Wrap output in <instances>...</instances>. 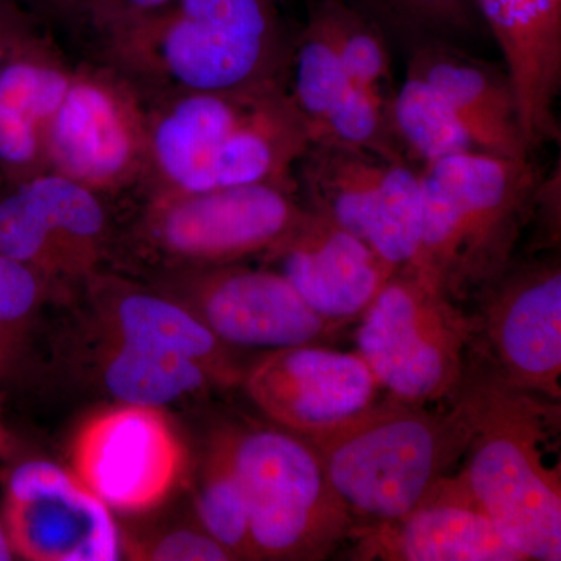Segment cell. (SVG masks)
<instances>
[{
	"label": "cell",
	"mask_w": 561,
	"mask_h": 561,
	"mask_svg": "<svg viewBox=\"0 0 561 561\" xmlns=\"http://www.w3.org/2000/svg\"><path fill=\"white\" fill-rule=\"evenodd\" d=\"M11 2L16 3V5L21 9L22 2H25V0H11ZM90 2L92 3V0H90Z\"/></svg>",
	"instance_id": "35"
},
{
	"label": "cell",
	"mask_w": 561,
	"mask_h": 561,
	"mask_svg": "<svg viewBox=\"0 0 561 561\" xmlns=\"http://www.w3.org/2000/svg\"><path fill=\"white\" fill-rule=\"evenodd\" d=\"M311 128L284 83L190 92L158 121L153 151L183 194L276 184L294 190Z\"/></svg>",
	"instance_id": "4"
},
{
	"label": "cell",
	"mask_w": 561,
	"mask_h": 561,
	"mask_svg": "<svg viewBox=\"0 0 561 561\" xmlns=\"http://www.w3.org/2000/svg\"><path fill=\"white\" fill-rule=\"evenodd\" d=\"M302 213L291 191L276 184L184 194L162 216L161 236L181 256L227 264L271 250Z\"/></svg>",
	"instance_id": "15"
},
{
	"label": "cell",
	"mask_w": 561,
	"mask_h": 561,
	"mask_svg": "<svg viewBox=\"0 0 561 561\" xmlns=\"http://www.w3.org/2000/svg\"><path fill=\"white\" fill-rule=\"evenodd\" d=\"M295 168L306 209L353 232L397 271L415 262L423 216L416 165L317 139Z\"/></svg>",
	"instance_id": "8"
},
{
	"label": "cell",
	"mask_w": 561,
	"mask_h": 561,
	"mask_svg": "<svg viewBox=\"0 0 561 561\" xmlns=\"http://www.w3.org/2000/svg\"><path fill=\"white\" fill-rule=\"evenodd\" d=\"M18 51L0 65V179L33 175L46 153V131L70 80L27 54Z\"/></svg>",
	"instance_id": "21"
},
{
	"label": "cell",
	"mask_w": 561,
	"mask_h": 561,
	"mask_svg": "<svg viewBox=\"0 0 561 561\" xmlns=\"http://www.w3.org/2000/svg\"><path fill=\"white\" fill-rule=\"evenodd\" d=\"M467 381L476 427L454 474L524 560L560 561V463H546L560 431V402L502 381L478 348Z\"/></svg>",
	"instance_id": "1"
},
{
	"label": "cell",
	"mask_w": 561,
	"mask_h": 561,
	"mask_svg": "<svg viewBox=\"0 0 561 561\" xmlns=\"http://www.w3.org/2000/svg\"><path fill=\"white\" fill-rule=\"evenodd\" d=\"M386 36L411 51L424 43L457 44L478 32L476 0H345Z\"/></svg>",
	"instance_id": "25"
},
{
	"label": "cell",
	"mask_w": 561,
	"mask_h": 561,
	"mask_svg": "<svg viewBox=\"0 0 561 561\" xmlns=\"http://www.w3.org/2000/svg\"><path fill=\"white\" fill-rule=\"evenodd\" d=\"M247 390L278 427L305 438L359 415L382 391L359 353L320 343L273 350L247 376Z\"/></svg>",
	"instance_id": "12"
},
{
	"label": "cell",
	"mask_w": 561,
	"mask_h": 561,
	"mask_svg": "<svg viewBox=\"0 0 561 561\" xmlns=\"http://www.w3.org/2000/svg\"><path fill=\"white\" fill-rule=\"evenodd\" d=\"M38 279L31 265L0 254V328L28 316L38 298Z\"/></svg>",
	"instance_id": "30"
},
{
	"label": "cell",
	"mask_w": 561,
	"mask_h": 561,
	"mask_svg": "<svg viewBox=\"0 0 561 561\" xmlns=\"http://www.w3.org/2000/svg\"><path fill=\"white\" fill-rule=\"evenodd\" d=\"M27 46L22 9L11 0H0V65Z\"/></svg>",
	"instance_id": "32"
},
{
	"label": "cell",
	"mask_w": 561,
	"mask_h": 561,
	"mask_svg": "<svg viewBox=\"0 0 561 561\" xmlns=\"http://www.w3.org/2000/svg\"><path fill=\"white\" fill-rule=\"evenodd\" d=\"M474 427V398L465 379L443 408L386 394L359 415L306 440L319 454L356 531L419 505L459 467Z\"/></svg>",
	"instance_id": "2"
},
{
	"label": "cell",
	"mask_w": 561,
	"mask_h": 561,
	"mask_svg": "<svg viewBox=\"0 0 561 561\" xmlns=\"http://www.w3.org/2000/svg\"><path fill=\"white\" fill-rule=\"evenodd\" d=\"M158 13L142 21L157 27L162 65L184 90L286 84L294 46L276 0H173Z\"/></svg>",
	"instance_id": "7"
},
{
	"label": "cell",
	"mask_w": 561,
	"mask_h": 561,
	"mask_svg": "<svg viewBox=\"0 0 561 561\" xmlns=\"http://www.w3.org/2000/svg\"><path fill=\"white\" fill-rule=\"evenodd\" d=\"M3 526L13 552L24 559H119V535L108 505L50 461H25L11 472Z\"/></svg>",
	"instance_id": "10"
},
{
	"label": "cell",
	"mask_w": 561,
	"mask_h": 561,
	"mask_svg": "<svg viewBox=\"0 0 561 561\" xmlns=\"http://www.w3.org/2000/svg\"><path fill=\"white\" fill-rule=\"evenodd\" d=\"M101 202L87 184L62 175L0 179V254L35 264L50 234L94 238L103 228Z\"/></svg>",
	"instance_id": "20"
},
{
	"label": "cell",
	"mask_w": 561,
	"mask_h": 561,
	"mask_svg": "<svg viewBox=\"0 0 561 561\" xmlns=\"http://www.w3.org/2000/svg\"><path fill=\"white\" fill-rule=\"evenodd\" d=\"M201 319L225 345L280 350L330 342L345 330L323 319L276 271L220 268L198 294Z\"/></svg>",
	"instance_id": "16"
},
{
	"label": "cell",
	"mask_w": 561,
	"mask_h": 561,
	"mask_svg": "<svg viewBox=\"0 0 561 561\" xmlns=\"http://www.w3.org/2000/svg\"><path fill=\"white\" fill-rule=\"evenodd\" d=\"M183 465V446L158 409H111L83 427L76 445L77 478L114 511L157 507Z\"/></svg>",
	"instance_id": "11"
},
{
	"label": "cell",
	"mask_w": 561,
	"mask_h": 561,
	"mask_svg": "<svg viewBox=\"0 0 561 561\" xmlns=\"http://www.w3.org/2000/svg\"><path fill=\"white\" fill-rule=\"evenodd\" d=\"M150 560L161 561H227L232 553L205 530H181L165 535L151 546Z\"/></svg>",
	"instance_id": "31"
},
{
	"label": "cell",
	"mask_w": 561,
	"mask_h": 561,
	"mask_svg": "<svg viewBox=\"0 0 561 561\" xmlns=\"http://www.w3.org/2000/svg\"><path fill=\"white\" fill-rule=\"evenodd\" d=\"M265 253L313 311L343 328L360 320L397 272L367 242L306 208Z\"/></svg>",
	"instance_id": "13"
},
{
	"label": "cell",
	"mask_w": 561,
	"mask_h": 561,
	"mask_svg": "<svg viewBox=\"0 0 561 561\" xmlns=\"http://www.w3.org/2000/svg\"><path fill=\"white\" fill-rule=\"evenodd\" d=\"M346 545L362 561H526L454 472L411 512L354 531Z\"/></svg>",
	"instance_id": "14"
},
{
	"label": "cell",
	"mask_w": 561,
	"mask_h": 561,
	"mask_svg": "<svg viewBox=\"0 0 561 561\" xmlns=\"http://www.w3.org/2000/svg\"><path fill=\"white\" fill-rule=\"evenodd\" d=\"M44 150L58 173L90 186L127 171L135 139L113 92L94 81H70L47 127Z\"/></svg>",
	"instance_id": "19"
},
{
	"label": "cell",
	"mask_w": 561,
	"mask_h": 561,
	"mask_svg": "<svg viewBox=\"0 0 561 561\" xmlns=\"http://www.w3.org/2000/svg\"><path fill=\"white\" fill-rule=\"evenodd\" d=\"M119 327L125 343L168 351L214 365L221 376L232 379L224 368L225 343L206 327L201 317L149 295H131L119 306Z\"/></svg>",
	"instance_id": "23"
},
{
	"label": "cell",
	"mask_w": 561,
	"mask_h": 561,
	"mask_svg": "<svg viewBox=\"0 0 561 561\" xmlns=\"http://www.w3.org/2000/svg\"><path fill=\"white\" fill-rule=\"evenodd\" d=\"M479 353L516 389L560 402L561 267L559 254L512 261L476 298Z\"/></svg>",
	"instance_id": "9"
},
{
	"label": "cell",
	"mask_w": 561,
	"mask_h": 561,
	"mask_svg": "<svg viewBox=\"0 0 561 561\" xmlns=\"http://www.w3.org/2000/svg\"><path fill=\"white\" fill-rule=\"evenodd\" d=\"M357 328V353L389 397L438 404L459 393L478 327L463 306L416 268H398Z\"/></svg>",
	"instance_id": "5"
},
{
	"label": "cell",
	"mask_w": 561,
	"mask_h": 561,
	"mask_svg": "<svg viewBox=\"0 0 561 561\" xmlns=\"http://www.w3.org/2000/svg\"><path fill=\"white\" fill-rule=\"evenodd\" d=\"M311 7L334 44L351 87L391 105L397 91L383 33L345 0H313Z\"/></svg>",
	"instance_id": "26"
},
{
	"label": "cell",
	"mask_w": 561,
	"mask_h": 561,
	"mask_svg": "<svg viewBox=\"0 0 561 561\" xmlns=\"http://www.w3.org/2000/svg\"><path fill=\"white\" fill-rule=\"evenodd\" d=\"M408 54V70L449 103L476 149L515 160L530 158L505 70L471 57L459 44L442 41L421 44Z\"/></svg>",
	"instance_id": "18"
},
{
	"label": "cell",
	"mask_w": 561,
	"mask_h": 561,
	"mask_svg": "<svg viewBox=\"0 0 561 561\" xmlns=\"http://www.w3.org/2000/svg\"><path fill=\"white\" fill-rule=\"evenodd\" d=\"M2 331H3L2 328H0V334H2Z\"/></svg>",
	"instance_id": "36"
},
{
	"label": "cell",
	"mask_w": 561,
	"mask_h": 561,
	"mask_svg": "<svg viewBox=\"0 0 561 561\" xmlns=\"http://www.w3.org/2000/svg\"><path fill=\"white\" fill-rule=\"evenodd\" d=\"M13 548H11L5 526H3V523L0 522V561H9L13 559Z\"/></svg>",
	"instance_id": "34"
},
{
	"label": "cell",
	"mask_w": 561,
	"mask_h": 561,
	"mask_svg": "<svg viewBox=\"0 0 561 561\" xmlns=\"http://www.w3.org/2000/svg\"><path fill=\"white\" fill-rule=\"evenodd\" d=\"M173 0H101L98 9L111 16L140 21L171 5Z\"/></svg>",
	"instance_id": "33"
},
{
	"label": "cell",
	"mask_w": 561,
	"mask_h": 561,
	"mask_svg": "<svg viewBox=\"0 0 561 561\" xmlns=\"http://www.w3.org/2000/svg\"><path fill=\"white\" fill-rule=\"evenodd\" d=\"M505 61L530 151L559 142L561 0H476Z\"/></svg>",
	"instance_id": "17"
},
{
	"label": "cell",
	"mask_w": 561,
	"mask_h": 561,
	"mask_svg": "<svg viewBox=\"0 0 561 561\" xmlns=\"http://www.w3.org/2000/svg\"><path fill=\"white\" fill-rule=\"evenodd\" d=\"M203 530L234 559H250L249 507L232 463L230 432L214 442L197 501Z\"/></svg>",
	"instance_id": "28"
},
{
	"label": "cell",
	"mask_w": 561,
	"mask_h": 561,
	"mask_svg": "<svg viewBox=\"0 0 561 561\" xmlns=\"http://www.w3.org/2000/svg\"><path fill=\"white\" fill-rule=\"evenodd\" d=\"M391 119L402 151L412 164L420 162L424 168L451 154L479 151L449 103L411 70L394 92Z\"/></svg>",
	"instance_id": "22"
},
{
	"label": "cell",
	"mask_w": 561,
	"mask_h": 561,
	"mask_svg": "<svg viewBox=\"0 0 561 561\" xmlns=\"http://www.w3.org/2000/svg\"><path fill=\"white\" fill-rule=\"evenodd\" d=\"M205 367L168 351L125 343L116 354L105 382L122 404L158 409L205 386Z\"/></svg>",
	"instance_id": "24"
},
{
	"label": "cell",
	"mask_w": 561,
	"mask_h": 561,
	"mask_svg": "<svg viewBox=\"0 0 561 561\" xmlns=\"http://www.w3.org/2000/svg\"><path fill=\"white\" fill-rule=\"evenodd\" d=\"M232 463L249 507L250 559H330L350 541L354 519L319 454L283 427L230 432Z\"/></svg>",
	"instance_id": "6"
},
{
	"label": "cell",
	"mask_w": 561,
	"mask_h": 561,
	"mask_svg": "<svg viewBox=\"0 0 561 561\" xmlns=\"http://www.w3.org/2000/svg\"><path fill=\"white\" fill-rule=\"evenodd\" d=\"M317 139L356 147L387 161H408L394 131L391 105L356 88L317 128L312 140Z\"/></svg>",
	"instance_id": "29"
},
{
	"label": "cell",
	"mask_w": 561,
	"mask_h": 561,
	"mask_svg": "<svg viewBox=\"0 0 561 561\" xmlns=\"http://www.w3.org/2000/svg\"><path fill=\"white\" fill-rule=\"evenodd\" d=\"M289 76L290 90L287 91L313 136L353 87L323 22L312 7H309L305 31L291 49Z\"/></svg>",
	"instance_id": "27"
},
{
	"label": "cell",
	"mask_w": 561,
	"mask_h": 561,
	"mask_svg": "<svg viewBox=\"0 0 561 561\" xmlns=\"http://www.w3.org/2000/svg\"><path fill=\"white\" fill-rule=\"evenodd\" d=\"M411 267L454 301L476 300L515 260L542 176L530 158L465 151L424 165Z\"/></svg>",
	"instance_id": "3"
}]
</instances>
